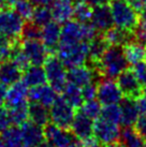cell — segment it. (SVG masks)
<instances>
[{"label": "cell", "instance_id": "obj_1", "mask_svg": "<svg viewBox=\"0 0 146 147\" xmlns=\"http://www.w3.org/2000/svg\"><path fill=\"white\" fill-rule=\"evenodd\" d=\"M93 68L101 78H117L119 74L128 69V62L124 55L122 46L109 45L100 61Z\"/></svg>", "mask_w": 146, "mask_h": 147}, {"label": "cell", "instance_id": "obj_2", "mask_svg": "<svg viewBox=\"0 0 146 147\" xmlns=\"http://www.w3.org/2000/svg\"><path fill=\"white\" fill-rule=\"evenodd\" d=\"M114 25L124 30L133 32L140 23L139 13L127 0H112L110 2Z\"/></svg>", "mask_w": 146, "mask_h": 147}, {"label": "cell", "instance_id": "obj_3", "mask_svg": "<svg viewBox=\"0 0 146 147\" xmlns=\"http://www.w3.org/2000/svg\"><path fill=\"white\" fill-rule=\"evenodd\" d=\"M56 53L58 58L68 69L83 65L88 60V42L59 43Z\"/></svg>", "mask_w": 146, "mask_h": 147}, {"label": "cell", "instance_id": "obj_4", "mask_svg": "<svg viewBox=\"0 0 146 147\" xmlns=\"http://www.w3.org/2000/svg\"><path fill=\"white\" fill-rule=\"evenodd\" d=\"M44 71L46 80L58 94H61L67 85V68L57 55L51 54L44 62Z\"/></svg>", "mask_w": 146, "mask_h": 147}, {"label": "cell", "instance_id": "obj_5", "mask_svg": "<svg viewBox=\"0 0 146 147\" xmlns=\"http://www.w3.org/2000/svg\"><path fill=\"white\" fill-rule=\"evenodd\" d=\"M25 20L11 7H3L0 10V33L13 40H20Z\"/></svg>", "mask_w": 146, "mask_h": 147}, {"label": "cell", "instance_id": "obj_6", "mask_svg": "<svg viewBox=\"0 0 146 147\" xmlns=\"http://www.w3.org/2000/svg\"><path fill=\"white\" fill-rule=\"evenodd\" d=\"M49 110L51 123L70 130L75 112H74V107L67 102L62 96L57 97L55 102L52 104Z\"/></svg>", "mask_w": 146, "mask_h": 147}, {"label": "cell", "instance_id": "obj_7", "mask_svg": "<svg viewBox=\"0 0 146 147\" xmlns=\"http://www.w3.org/2000/svg\"><path fill=\"white\" fill-rule=\"evenodd\" d=\"M98 101L103 106L111 104H119L124 99L122 90L117 82L111 78H103L97 86Z\"/></svg>", "mask_w": 146, "mask_h": 147}, {"label": "cell", "instance_id": "obj_8", "mask_svg": "<svg viewBox=\"0 0 146 147\" xmlns=\"http://www.w3.org/2000/svg\"><path fill=\"white\" fill-rule=\"evenodd\" d=\"M122 130L119 125L109 121L102 117H98L93 121V135L101 144H111L118 142Z\"/></svg>", "mask_w": 146, "mask_h": 147}, {"label": "cell", "instance_id": "obj_9", "mask_svg": "<svg viewBox=\"0 0 146 147\" xmlns=\"http://www.w3.org/2000/svg\"><path fill=\"white\" fill-rule=\"evenodd\" d=\"M44 136L46 142L53 147H66L75 142L76 139L69 129H65L49 123L43 127Z\"/></svg>", "mask_w": 146, "mask_h": 147}, {"label": "cell", "instance_id": "obj_10", "mask_svg": "<svg viewBox=\"0 0 146 147\" xmlns=\"http://www.w3.org/2000/svg\"><path fill=\"white\" fill-rule=\"evenodd\" d=\"M117 84L122 90L124 97L137 100L142 96L143 85L135 78L133 71L131 69H126L117 78Z\"/></svg>", "mask_w": 146, "mask_h": 147}, {"label": "cell", "instance_id": "obj_11", "mask_svg": "<svg viewBox=\"0 0 146 147\" xmlns=\"http://www.w3.org/2000/svg\"><path fill=\"white\" fill-rule=\"evenodd\" d=\"M20 45L30 65H44L46 58L49 57V55H51L41 40H26L22 41Z\"/></svg>", "mask_w": 146, "mask_h": 147}, {"label": "cell", "instance_id": "obj_12", "mask_svg": "<svg viewBox=\"0 0 146 147\" xmlns=\"http://www.w3.org/2000/svg\"><path fill=\"white\" fill-rule=\"evenodd\" d=\"M96 78H100L97 71L93 67H87L85 65L70 68L67 71V82L80 88L95 82Z\"/></svg>", "mask_w": 146, "mask_h": 147}, {"label": "cell", "instance_id": "obj_13", "mask_svg": "<svg viewBox=\"0 0 146 147\" xmlns=\"http://www.w3.org/2000/svg\"><path fill=\"white\" fill-rule=\"evenodd\" d=\"M70 131L76 140H82L93 135V119L85 115L82 111H77L72 120Z\"/></svg>", "mask_w": 146, "mask_h": 147}, {"label": "cell", "instance_id": "obj_14", "mask_svg": "<svg viewBox=\"0 0 146 147\" xmlns=\"http://www.w3.org/2000/svg\"><path fill=\"white\" fill-rule=\"evenodd\" d=\"M58 94H59L52 86L44 84V85L36 86V87H31L28 90V101L40 103L43 106L49 109L52 104L55 102Z\"/></svg>", "mask_w": 146, "mask_h": 147}, {"label": "cell", "instance_id": "obj_15", "mask_svg": "<svg viewBox=\"0 0 146 147\" xmlns=\"http://www.w3.org/2000/svg\"><path fill=\"white\" fill-rule=\"evenodd\" d=\"M90 24L96 28L98 32H105L113 27V17L109 4L96 5L93 8V14L90 18Z\"/></svg>", "mask_w": 146, "mask_h": 147}, {"label": "cell", "instance_id": "obj_16", "mask_svg": "<svg viewBox=\"0 0 146 147\" xmlns=\"http://www.w3.org/2000/svg\"><path fill=\"white\" fill-rule=\"evenodd\" d=\"M61 26L57 22L52 21L41 29V41L49 54L56 53L58 45L60 43Z\"/></svg>", "mask_w": 146, "mask_h": 147}, {"label": "cell", "instance_id": "obj_17", "mask_svg": "<svg viewBox=\"0 0 146 147\" xmlns=\"http://www.w3.org/2000/svg\"><path fill=\"white\" fill-rule=\"evenodd\" d=\"M23 142L25 145L30 147H36L45 141L43 127L32 123L31 120H27L22 126H20Z\"/></svg>", "mask_w": 146, "mask_h": 147}, {"label": "cell", "instance_id": "obj_18", "mask_svg": "<svg viewBox=\"0 0 146 147\" xmlns=\"http://www.w3.org/2000/svg\"><path fill=\"white\" fill-rule=\"evenodd\" d=\"M23 70L11 59L0 62V83L10 87L22 81Z\"/></svg>", "mask_w": 146, "mask_h": 147}, {"label": "cell", "instance_id": "obj_19", "mask_svg": "<svg viewBox=\"0 0 146 147\" xmlns=\"http://www.w3.org/2000/svg\"><path fill=\"white\" fill-rule=\"evenodd\" d=\"M49 9L53 21L57 22L58 24H65L73 18L74 4L72 0H54Z\"/></svg>", "mask_w": 146, "mask_h": 147}, {"label": "cell", "instance_id": "obj_20", "mask_svg": "<svg viewBox=\"0 0 146 147\" xmlns=\"http://www.w3.org/2000/svg\"><path fill=\"white\" fill-rule=\"evenodd\" d=\"M28 90L29 88L26 86L23 81L15 83L8 88L7 97H5V106L10 109L13 106L24 103L28 101Z\"/></svg>", "mask_w": 146, "mask_h": 147}, {"label": "cell", "instance_id": "obj_21", "mask_svg": "<svg viewBox=\"0 0 146 147\" xmlns=\"http://www.w3.org/2000/svg\"><path fill=\"white\" fill-rule=\"evenodd\" d=\"M120 106V125L125 127H133L134 123H137L138 118L140 117L137 102L134 99L125 98L122 100V102L119 104Z\"/></svg>", "mask_w": 146, "mask_h": 147}, {"label": "cell", "instance_id": "obj_22", "mask_svg": "<svg viewBox=\"0 0 146 147\" xmlns=\"http://www.w3.org/2000/svg\"><path fill=\"white\" fill-rule=\"evenodd\" d=\"M124 55L128 65H135L144 61L146 57V44L141 41H129L122 46Z\"/></svg>", "mask_w": 146, "mask_h": 147}, {"label": "cell", "instance_id": "obj_23", "mask_svg": "<svg viewBox=\"0 0 146 147\" xmlns=\"http://www.w3.org/2000/svg\"><path fill=\"white\" fill-rule=\"evenodd\" d=\"M81 41H84L83 24L76 21L65 23L61 27L60 43H76Z\"/></svg>", "mask_w": 146, "mask_h": 147}, {"label": "cell", "instance_id": "obj_24", "mask_svg": "<svg viewBox=\"0 0 146 147\" xmlns=\"http://www.w3.org/2000/svg\"><path fill=\"white\" fill-rule=\"evenodd\" d=\"M22 81L26 84L28 88L46 84V74L42 65H30L23 71Z\"/></svg>", "mask_w": 146, "mask_h": 147}, {"label": "cell", "instance_id": "obj_25", "mask_svg": "<svg viewBox=\"0 0 146 147\" xmlns=\"http://www.w3.org/2000/svg\"><path fill=\"white\" fill-rule=\"evenodd\" d=\"M133 32H130L127 30H124L118 27H112L105 32L102 33V37L109 45H114V46H124L129 41L132 40L133 38Z\"/></svg>", "mask_w": 146, "mask_h": 147}, {"label": "cell", "instance_id": "obj_26", "mask_svg": "<svg viewBox=\"0 0 146 147\" xmlns=\"http://www.w3.org/2000/svg\"><path fill=\"white\" fill-rule=\"evenodd\" d=\"M107 47H109V44L106 43L102 36H97L95 39L88 42V59L93 65L91 67L96 65L100 61Z\"/></svg>", "mask_w": 146, "mask_h": 147}, {"label": "cell", "instance_id": "obj_27", "mask_svg": "<svg viewBox=\"0 0 146 147\" xmlns=\"http://www.w3.org/2000/svg\"><path fill=\"white\" fill-rule=\"evenodd\" d=\"M28 113L29 120L36 123L41 127H44L45 125L51 121L49 119V110L47 107L43 106L40 103L29 102L28 104Z\"/></svg>", "mask_w": 146, "mask_h": 147}, {"label": "cell", "instance_id": "obj_28", "mask_svg": "<svg viewBox=\"0 0 146 147\" xmlns=\"http://www.w3.org/2000/svg\"><path fill=\"white\" fill-rule=\"evenodd\" d=\"M61 94H62L64 99L69 104H71L74 109H80L83 105V103H84V99H83V96H82L81 88L75 85H73V84L67 83L65 89H64V91Z\"/></svg>", "mask_w": 146, "mask_h": 147}, {"label": "cell", "instance_id": "obj_29", "mask_svg": "<svg viewBox=\"0 0 146 147\" xmlns=\"http://www.w3.org/2000/svg\"><path fill=\"white\" fill-rule=\"evenodd\" d=\"M119 140L125 147H144V140L132 127H125Z\"/></svg>", "mask_w": 146, "mask_h": 147}, {"label": "cell", "instance_id": "obj_30", "mask_svg": "<svg viewBox=\"0 0 146 147\" xmlns=\"http://www.w3.org/2000/svg\"><path fill=\"white\" fill-rule=\"evenodd\" d=\"M0 138L2 139L5 147H22L24 145L18 126H11L8 130L1 133Z\"/></svg>", "mask_w": 146, "mask_h": 147}, {"label": "cell", "instance_id": "obj_31", "mask_svg": "<svg viewBox=\"0 0 146 147\" xmlns=\"http://www.w3.org/2000/svg\"><path fill=\"white\" fill-rule=\"evenodd\" d=\"M28 101L24 103H20L17 105L10 107L9 113L11 117L13 126H22L24 123H26L29 119V113H28Z\"/></svg>", "mask_w": 146, "mask_h": 147}, {"label": "cell", "instance_id": "obj_32", "mask_svg": "<svg viewBox=\"0 0 146 147\" xmlns=\"http://www.w3.org/2000/svg\"><path fill=\"white\" fill-rule=\"evenodd\" d=\"M53 21V16H52V12L49 7H36L33 14L31 16L30 22H32L33 24L39 26L40 28L44 27L45 25H47L49 22Z\"/></svg>", "mask_w": 146, "mask_h": 147}, {"label": "cell", "instance_id": "obj_33", "mask_svg": "<svg viewBox=\"0 0 146 147\" xmlns=\"http://www.w3.org/2000/svg\"><path fill=\"white\" fill-rule=\"evenodd\" d=\"M91 14H93V5H90L89 3L81 2V3H76L74 5V10H73L74 21L82 23V24L89 23Z\"/></svg>", "mask_w": 146, "mask_h": 147}, {"label": "cell", "instance_id": "obj_34", "mask_svg": "<svg viewBox=\"0 0 146 147\" xmlns=\"http://www.w3.org/2000/svg\"><path fill=\"white\" fill-rule=\"evenodd\" d=\"M11 8L20 16L23 17L25 22H29L31 20V16H32L33 11H34V5L29 0H16L12 4Z\"/></svg>", "mask_w": 146, "mask_h": 147}, {"label": "cell", "instance_id": "obj_35", "mask_svg": "<svg viewBox=\"0 0 146 147\" xmlns=\"http://www.w3.org/2000/svg\"><path fill=\"white\" fill-rule=\"evenodd\" d=\"M78 110L82 111L84 114L87 115L91 119H97L101 115L102 104L98 100H96V99L88 100V101H84L83 105Z\"/></svg>", "mask_w": 146, "mask_h": 147}, {"label": "cell", "instance_id": "obj_36", "mask_svg": "<svg viewBox=\"0 0 146 147\" xmlns=\"http://www.w3.org/2000/svg\"><path fill=\"white\" fill-rule=\"evenodd\" d=\"M41 29L39 26H36L32 22H26L24 28L20 33V41L26 40H41Z\"/></svg>", "mask_w": 146, "mask_h": 147}, {"label": "cell", "instance_id": "obj_37", "mask_svg": "<svg viewBox=\"0 0 146 147\" xmlns=\"http://www.w3.org/2000/svg\"><path fill=\"white\" fill-rule=\"evenodd\" d=\"M100 117L106 119L109 121H112V123L119 125L120 123V117H122L120 106L118 105V104H111V105L103 106Z\"/></svg>", "mask_w": 146, "mask_h": 147}, {"label": "cell", "instance_id": "obj_38", "mask_svg": "<svg viewBox=\"0 0 146 147\" xmlns=\"http://www.w3.org/2000/svg\"><path fill=\"white\" fill-rule=\"evenodd\" d=\"M11 126H13V125L12 121H11L9 109L7 106L1 105L0 106V133L8 130Z\"/></svg>", "mask_w": 146, "mask_h": 147}, {"label": "cell", "instance_id": "obj_39", "mask_svg": "<svg viewBox=\"0 0 146 147\" xmlns=\"http://www.w3.org/2000/svg\"><path fill=\"white\" fill-rule=\"evenodd\" d=\"M132 71H133L135 78L139 80L143 86L146 85V61L138 62L132 65Z\"/></svg>", "mask_w": 146, "mask_h": 147}, {"label": "cell", "instance_id": "obj_40", "mask_svg": "<svg viewBox=\"0 0 146 147\" xmlns=\"http://www.w3.org/2000/svg\"><path fill=\"white\" fill-rule=\"evenodd\" d=\"M97 83H89L85 85L84 87H82V96L84 101H88V100H93L97 98Z\"/></svg>", "mask_w": 146, "mask_h": 147}, {"label": "cell", "instance_id": "obj_41", "mask_svg": "<svg viewBox=\"0 0 146 147\" xmlns=\"http://www.w3.org/2000/svg\"><path fill=\"white\" fill-rule=\"evenodd\" d=\"M134 129L138 131V133L142 136L143 140L146 141V116H140L134 123Z\"/></svg>", "mask_w": 146, "mask_h": 147}, {"label": "cell", "instance_id": "obj_42", "mask_svg": "<svg viewBox=\"0 0 146 147\" xmlns=\"http://www.w3.org/2000/svg\"><path fill=\"white\" fill-rule=\"evenodd\" d=\"M134 34L139 41L146 44V22H140L134 31Z\"/></svg>", "mask_w": 146, "mask_h": 147}, {"label": "cell", "instance_id": "obj_43", "mask_svg": "<svg viewBox=\"0 0 146 147\" xmlns=\"http://www.w3.org/2000/svg\"><path fill=\"white\" fill-rule=\"evenodd\" d=\"M80 147H102V146H101V143L99 142V140L95 135H91L89 138H86V139L82 140L81 143H80Z\"/></svg>", "mask_w": 146, "mask_h": 147}, {"label": "cell", "instance_id": "obj_44", "mask_svg": "<svg viewBox=\"0 0 146 147\" xmlns=\"http://www.w3.org/2000/svg\"><path fill=\"white\" fill-rule=\"evenodd\" d=\"M135 102H137V106H138L140 115H141V116H146V98L145 97H144V96L139 97V98L135 100Z\"/></svg>", "mask_w": 146, "mask_h": 147}, {"label": "cell", "instance_id": "obj_45", "mask_svg": "<svg viewBox=\"0 0 146 147\" xmlns=\"http://www.w3.org/2000/svg\"><path fill=\"white\" fill-rule=\"evenodd\" d=\"M127 1L138 13L141 12L142 9L146 5V0H127Z\"/></svg>", "mask_w": 146, "mask_h": 147}, {"label": "cell", "instance_id": "obj_46", "mask_svg": "<svg viewBox=\"0 0 146 147\" xmlns=\"http://www.w3.org/2000/svg\"><path fill=\"white\" fill-rule=\"evenodd\" d=\"M7 92H8V86H5L0 83V106L3 105L4 102H5Z\"/></svg>", "mask_w": 146, "mask_h": 147}, {"label": "cell", "instance_id": "obj_47", "mask_svg": "<svg viewBox=\"0 0 146 147\" xmlns=\"http://www.w3.org/2000/svg\"><path fill=\"white\" fill-rule=\"evenodd\" d=\"M31 3L34 5V7H41V5H43V7H49L51 4L53 3L54 0H29Z\"/></svg>", "mask_w": 146, "mask_h": 147}, {"label": "cell", "instance_id": "obj_48", "mask_svg": "<svg viewBox=\"0 0 146 147\" xmlns=\"http://www.w3.org/2000/svg\"><path fill=\"white\" fill-rule=\"evenodd\" d=\"M112 0H87V2L93 5V7H96V5H103V4H110Z\"/></svg>", "mask_w": 146, "mask_h": 147}, {"label": "cell", "instance_id": "obj_49", "mask_svg": "<svg viewBox=\"0 0 146 147\" xmlns=\"http://www.w3.org/2000/svg\"><path fill=\"white\" fill-rule=\"evenodd\" d=\"M16 0H0V3L2 7H12V4L15 2Z\"/></svg>", "mask_w": 146, "mask_h": 147}, {"label": "cell", "instance_id": "obj_50", "mask_svg": "<svg viewBox=\"0 0 146 147\" xmlns=\"http://www.w3.org/2000/svg\"><path fill=\"white\" fill-rule=\"evenodd\" d=\"M139 17H140V22H146V5L139 13Z\"/></svg>", "mask_w": 146, "mask_h": 147}, {"label": "cell", "instance_id": "obj_51", "mask_svg": "<svg viewBox=\"0 0 146 147\" xmlns=\"http://www.w3.org/2000/svg\"><path fill=\"white\" fill-rule=\"evenodd\" d=\"M104 147H125L122 143L119 142H115V143H111V144H106Z\"/></svg>", "mask_w": 146, "mask_h": 147}, {"label": "cell", "instance_id": "obj_52", "mask_svg": "<svg viewBox=\"0 0 146 147\" xmlns=\"http://www.w3.org/2000/svg\"><path fill=\"white\" fill-rule=\"evenodd\" d=\"M66 147H80V144H77V142L75 141V142H73L72 144H70V145H68V146Z\"/></svg>", "mask_w": 146, "mask_h": 147}, {"label": "cell", "instance_id": "obj_53", "mask_svg": "<svg viewBox=\"0 0 146 147\" xmlns=\"http://www.w3.org/2000/svg\"><path fill=\"white\" fill-rule=\"evenodd\" d=\"M73 1V3H81V2H86V1H87V0H72Z\"/></svg>", "mask_w": 146, "mask_h": 147}, {"label": "cell", "instance_id": "obj_54", "mask_svg": "<svg viewBox=\"0 0 146 147\" xmlns=\"http://www.w3.org/2000/svg\"><path fill=\"white\" fill-rule=\"evenodd\" d=\"M142 96H144L146 98V85L143 86V90H142Z\"/></svg>", "mask_w": 146, "mask_h": 147}, {"label": "cell", "instance_id": "obj_55", "mask_svg": "<svg viewBox=\"0 0 146 147\" xmlns=\"http://www.w3.org/2000/svg\"><path fill=\"white\" fill-rule=\"evenodd\" d=\"M0 147H5V146H4L3 141H2V139H1V138H0Z\"/></svg>", "mask_w": 146, "mask_h": 147}, {"label": "cell", "instance_id": "obj_56", "mask_svg": "<svg viewBox=\"0 0 146 147\" xmlns=\"http://www.w3.org/2000/svg\"><path fill=\"white\" fill-rule=\"evenodd\" d=\"M22 147H30V146H27V145H25V144H24V145H23Z\"/></svg>", "mask_w": 146, "mask_h": 147}, {"label": "cell", "instance_id": "obj_57", "mask_svg": "<svg viewBox=\"0 0 146 147\" xmlns=\"http://www.w3.org/2000/svg\"><path fill=\"white\" fill-rule=\"evenodd\" d=\"M144 147H146V143H144Z\"/></svg>", "mask_w": 146, "mask_h": 147}, {"label": "cell", "instance_id": "obj_58", "mask_svg": "<svg viewBox=\"0 0 146 147\" xmlns=\"http://www.w3.org/2000/svg\"><path fill=\"white\" fill-rule=\"evenodd\" d=\"M0 10H1V3H0Z\"/></svg>", "mask_w": 146, "mask_h": 147}, {"label": "cell", "instance_id": "obj_59", "mask_svg": "<svg viewBox=\"0 0 146 147\" xmlns=\"http://www.w3.org/2000/svg\"><path fill=\"white\" fill-rule=\"evenodd\" d=\"M145 61H146V57H145Z\"/></svg>", "mask_w": 146, "mask_h": 147}]
</instances>
